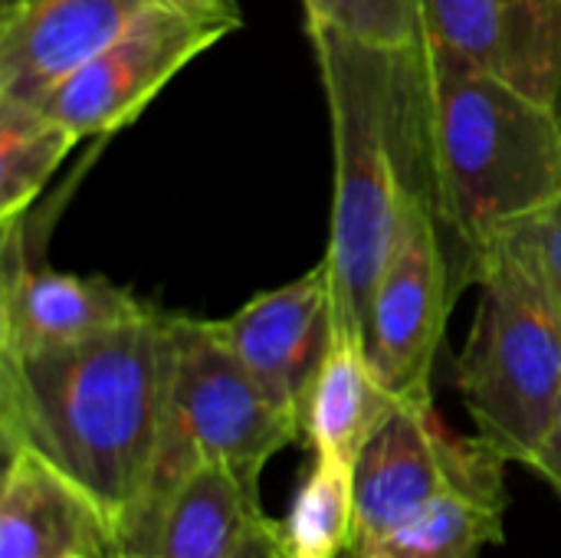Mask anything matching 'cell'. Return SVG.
Instances as JSON below:
<instances>
[{"instance_id":"4","label":"cell","mask_w":561,"mask_h":558,"mask_svg":"<svg viewBox=\"0 0 561 558\" xmlns=\"http://www.w3.org/2000/svg\"><path fill=\"white\" fill-rule=\"evenodd\" d=\"M480 306L457 358V391L477 437L506 464H529L561 401V306L542 276L506 247L480 270Z\"/></svg>"},{"instance_id":"20","label":"cell","mask_w":561,"mask_h":558,"mask_svg":"<svg viewBox=\"0 0 561 558\" xmlns=\"http://www.w3.org/2000/svg\"><path fill=\"white\" fill-rule=\"evenodd\" d=\"M496 247H506L519 260H526L561 306V197L526 217L523 224H516L513 230H506L496 240Z\"/></svg>"},{"instance_id":"26","label":"cell","mask_w":561,"mask_h":558,"mask_svg":"<svg viewBox=\"0 0 561 558\" xmlns=\"http://www.w3.org/2000/svg\"><path fill=\"white\" fill-rule=\"evenodd\" d=\"M559 115H561V99H559Z\"/></svg>"},{"instance_id":"17","label":"cell","mask_w":561,"mask_h":558,"mask_svg":"<svg viewBox=\"0 0 561 558\" xmlns=\"http://www.w3.org/2000/svg\"><path fill=\"white\" fill-rule=\"evenodd\" d=\"M506 503L444 493L355 558H480L506 539Z\"/></svg>"},{"instance_id":"13","label":"cell","mask_w":561,"mask_h":558,"mask_svg":"<svg viewBox=\"0 0 561 558\" xmlns=\"http://www.w3.org/2000/svg\"><path fill=\"white\" fill-rule=\"evenodd\" d=\"M151 306L105 276L33 266L0 283V352L69 345L131 322Z\"/></svg>"},{"instance_id":"3","label":"cell","mask_w":561,"mask_h":558,"mask_svg":"<svg viewBox=\"0 0 561 558\" xmlns=\"http://www.w3.org/2000/svg\"><path fill=\"white\" fill-rule=\"evenodd\" d=\"M424 56L431 201L467 286L506 230L561 197V115L427 43Z\"/></svg>"},{"instance_id":"25","label":"cell","mask_w":561,"mask_h":558,"mask_svg":"<svg viewBox=\"0 0 561 558\" xmlns=\"http://www.w3.org/2000/svg\"><path fill=\"white\" fill-rule=\"evenodd\" d=\"M108 558H148V556H135V553H112Z\"/></svg>"},{"instance_id":"11","label":"cell","mask_w":561,"mask_h":558,"mask_svg":"<svg viewBox=\"0 0 561 558\" xmlns=\"http://www.w3.org/2000/svg\"><path fill=\"white\" fill-rule=\"evenodd\" d=\"M158 0H23L0 13V102L39 105Z\"/></svg>"},{"instance_id":"14","label":"cell","mask_w":561,"mask_h":558,"mask_svg":"<svg viewBox=\"0 0 561 558\" xmlns=\"http://www.w3.org/2000/svg\"><path fill=\"white\" fill-rule=\"evenodd\" d=\"M394 408L398 401L375 375L365 339L335 326L302 405V441L309 451L332 454L355 467L358 454Z\"/></svg>"},{"instance_id":"27","label":"cell","mask_w":561,"mask_h":558,"mask_svg":"<svg viewBox=\"0 0 561 558\" xmlns=\"http://www.w3.org/2000/svg\"><path fill=\"white\" fill-rule=\"evenodd\" d=\"M279 558H283V556H279Z\"/></svg>"},{"instance_id":"21","label":"cell","mask_w":561,"mask_h":558,"mask_svg":"<svg viewBox=\"0 0 561 558\" xmlns=\"http://www.w3.org/2000/svg\"><path fill=\"white\" fill-rule=\"evenodd\" d=\"M526 467L549 483V490L559 497L561 503V401L559 411H556V421H552V428L546 434V441L539 444V451L533 454V460Z\"/></svg>"},{"instance_id":"7","label":"cell","mask_w":561,"mask_h":558,"mask_svg":"<svg viewBox=\"0 0 561 558\" xmlns=\"http://www.w3.org/2000/svg\"><path fill=\"white\" fill-rule=\"evenodd\" d=\"M431 194H414L365 316V349L398 405L434 401V365L460 293Z\"/></svg>"},{"instance_id":"1","label":"cell","mask_w":561,"mask_h":558,"mask_svg":"<svg viewBox=\"0 0 561 558\" xmlns=\"http://www.w3.org/2000/svg\"><path fill=\"white\" fill-rule=\"evenodd\" d=\"M178 362V312L151 306L99 335L0 352V444L33 451L108 520L115 553L141 520Z\"/></svg>"},{"instance_id":"18","label":"cell","mask_w":561,"mask_h":558,"mask_svg":"<svg viewBox=\"0 0 561 558\" xmlns=\"http://www.w3.org/2000/svg\"><path fill=\"white\" fill-rule=\"evenodd\" d=\"M79 138L39 105L0 102V224L23 217Z\"/></svg>"},{"instance_id":"6","label":"cell","mask_w":561,"mask_h":558,"mask_svg":"<svg viewBox=\"0 0 561 558\" xmlns=\"http://www.w3.org/2000/svg\"><path fill=\"white\" fill-rule=\"evenodd\" d=\"M506 460L480 437L454 434L427 405H398L355 460V533L348 556L408 523L444 493L506 503Z\"/></svg>"},{"instance_id":"22","label":"cell","mask_w":561,"mask_h":558,"mask_svg":"<svg viewBox=\"0 0 561 558\" xmlns=\"http://www.w3.org/2000/svg\"><path fill=\"white\" fill-rule=\"evenodd\" d=\"M237 558H279V543H276V520L263 516L253 533L247 536V543L240 546Z\"/></svg>"},{"instance_id":"8","label":"cell","mask_w":561,"mask_h":558,"mask_svg":"<svg viewBox=\"0 0 561 558\" xmlns=\"http://www.w3.org/2000/svg\"><path fill=\"white\" fill-rule=\"evenodd\" d=\"M233 30H240V10H191L158 0L112 46L59 82L39 109L79 141L108 138L135 122L184 66Z\"/></svg>"},{"instance_id":"9","label":"cell","mask_w":561,"mask_h":558,"mask_svg":"<svg viewBox=\"0 0 561 558\" xmlns=\"http://www.w3.org/2000/svg\"><path fill=\"white\" fill-rule=\"evenodd\" d=\"M256 385L302 428V405L335 329L325 260L286 286L266 289L227 319H210Z\"/></svg>"},{"instance_id":"10","label":"cell","mask_w":561,"mask_h":558,"mask_svg":"<svg viewBox=\"0 0 561 558\" xmlns=\"http://www.w3.org/2000/svg\"><path fill=\"white\" fill-rule=\"evenodd\" d=\"M424 43L559 109L561 0H424Z\"/></svg>"},{"instance_id":"24","label":"cell","mask_w":561,"mask_h":558,"mask_svg":"<svg viewBox=\"0 0 561 558\" xmlns=\"http://www.w3.org/2000/svg\"><path fill=\"white\" fill-rule=\"evenodd\" d=\"M23 0H0V13H7V10H13V7H20Z\"/></svg>"},{"instance_id":"12","label":"cell","mask_w":561,"mask_h":558,"mask_svg":"<svg viewBox=\"0 0 561 558\" xmlns=\"http://www.w3.org/2000/svg\"><path fill=\"white\" fill-rule=\"evenodd\" d=\"M0 558H108L115 536L102 510L33 451L3 454Z\"/></svg>"},{"instance_id":"2","label":"cell","mask_w":561,"mask_h":558,"mask_svg":"<svg viewBox=\"0 0 561 558\" xmlns=\"http://www.w3.org/2000/svg\"><path fill=\"white\" fill-rule=\"evenodd\" d=\"M309 39L332 122V309L362 335L404 210L431 194L427 56L424 39L385 46L332 26H309Z\"/></svg>"},{"instance_id":"15","label":"cell","mask_w":561,"mask_h":558,"mask_svg":"<svg viewBox=\"0 0 561 558\" xmlns=\"http://www.w3.org/2000/svg\"><path fill=\"white\" fill-rule=\"evenodd\" d=\"M263 516L260 490L227 464H204L164 503L154 558H237Z\"/></svg>"},{"instance_id":"23","label":"cell","mask_w":561,"mask_h":558,"mask_svg":"<svg viewBox=\"0 0 561 558\" xmlns=\"http://www.w3.org/2000/svg\"><path fill=\"white\" fill-rule=\"evenodd\" d=\"M178 7H191V10H240L233 0H168Z\"/></svg>"},{"instance_id":"16","label":"cell","mask_w":561,"mask_h":558,"mask_svg":"<svg viewBox=\"0 0 561 558\" xmlns=\"http://www.w3.org/2000/svg\"><path fill=\"white\" fill-rule=\"evenodd\" d=\"M355 533V467L312 454L306 477L286 516L276 523V543L283 558H339L348 553Z\"/></svg>"},{"instance_id":"19","label":"cell","mask_w":561,"mask_h":558,"mask_svg":"<svg viewBox=\"0 0 561 558\" xmlns=\"http://www.w3.org/2000/svg\"><path fill=\"white\" fill-rule=\"evenodd\" d=\"M306 26H332L348 36L414 46L424 39V0H302Z\"/></svg>"},{"instance_id":"5","label":"cell","mask_w":561,"mask_h":558,"mask_svg":"<svg viewBox=\"0 0 561 558\" xmlns=\"http://www.w3.org/2000/svg\"><path fill=\"white\" fill-rule=\"evenodd\" d=\"M302 441L299 418L283 411L214 332L210 319L178 316V362L151 490L122 553L154 558L158 523L171 493L204 464H227L253 490L266 464Z\"/></svg>"}]
</instances>
